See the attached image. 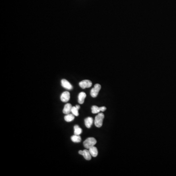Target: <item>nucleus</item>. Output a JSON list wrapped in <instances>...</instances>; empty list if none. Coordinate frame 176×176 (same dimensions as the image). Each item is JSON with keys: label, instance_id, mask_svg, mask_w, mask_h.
<instances>
[{"label": "nucleus", "instance_id": "obj_1", "mask_svg": "<svg viewBox=\"0 0 176 176\" xmlns=\"http://www.w3.org/2000/svg\"><path fill=\"white\" fill-rule=\"evenodd\" d=\"M104 119V115L102 113L98 114L95 117L94 124L97 127H101L103 124V119Z\"/></svg>", "mask_w": 176, "mask_h": 176}, {"label": "nucleus", "instance_id": "obj_2", "mask_svg": "<svg viewBox=\"0 0 176 176\" xmlns=\"http://www.w3.org/2000/svg\"><path fill=\"white\" fill-rule=\"evenodd\" d=\"M96 142L97 141L96 139H95L94 138H89L84 141L83 145L86 148L89 149V148L96 144Z\"/></svg>", "mask_w": 176, "mask_h": 176}, {"label": "nucleus", "instance_id": "obj_3", "mask_svg": "<svg viewBox=\"0 0 176 176\" xmlns=\"http://www.w3.org/2000/svg\"><path fill=\"white\" fill-rule=\"evenodd\" d=\"M101 85L99 84H96L94 85V87L93 88L91 91V96L92 98H96L98 96L100 89Z\"/></svg>", "mask_w": 176, "mask_h": 176}, {"label": "nucleus", "instance_id": "obj_4", "mask_svg": "<svg viewBox=\"0 0 176 176\" xmlns=\"http://www.w3.org/2000/svg\"><path fill=\"white\" fill-rule=\"evenodd\" d=\"M78 153L83 156L84 158L87 160H91L92 159V155L88 150H79Z\"/></svg>", "mask_w": 176, "mask_h": 176}, {"label": "nucleus", "instance_id": "obj_5", "mask_svg": "<svg viewBox=\"0 0 176 176\" xmlns=\"http://www.w3.org/2000/svg\"><path fill=\"white\" fill-rule=\"evenodd\" d=\"M79 86L82 89H86L87 88H90L92 86V82L90 80H84L79 83Z\"/></svg>", "mask_w": 176, "mask_h": 176}, {"label": "nucleus", "instance_id": "obj_6", "mask_svg": "<svg viewBox=\"0 0 176 176\" xmlns=\"http://www.w3.org/2000/svg\"><path fill=\"white\" fill-rule=\"evenodd\" d=\"M60 98L63 102H67L70 99V92L67 91L63 92L61 95Z\"/></svg>", "mask_w": 176, "mask_h": 176}, {"label": "nucleus", "instance_id": "obj_7", "mask_svg": "<svg viewBox=\"0 0 176 176\" xmlns=\"http://www.w3.org/2000/svg\"><path fill=\"white\" fill-rule=\"evenodd\" d=\"M61 85H62L63 88H64L67 89V90H71L73 88V86L71 85L70 82L68 81L66 79H63L61 80Z\"/></svg>", "mask_w": 176, "mask_h": 176}, {"label": "nucleus", "instance_id": "obj_8", "mask_svg": "<svg viewBox=\"0 0 176 176\" xmlns=\"http://www.w3.org/2000/svg\"><path fill=\"white\" fill-rule=\"evenodd\" d=\"M72 105L70 103H67L65 105L64 108L63 109V113L64 114L68 115L72 111Z\"/></svg>", "mask_w": 176, "mask_h": 176}, {"label": "nucleus", "instance_id": "obj_9", "mask_svg": "<svg viewBox=\"0 0 176 176\" xmlns=\"http://www.w3.org/2000/svg\"><path fill=\"white\" fill-rule=\"evenodd\" d=\"M89 151L92 156L93 157H96L98 156V150L96 147H92L90 148H89Z\"/></svg>", "mask_w": 176, "mask_h": 176}, {"label": "nucleus", "instance_id": "obj_10", "mask_svg": "<svg viewBox=\"0 0 176 176\" xmlns=\"http://www.w3.org/2000/svg\"><path fill=\"white\" fill-rule=\"evenodd\" d=\"M93 123V119L91 117H88L85 119V124L86 127L88 128H91Z\"/></svg>", "mask_w": 176, "mask_h": 176}, {"label": "nucleus", "instance_id": "obj_11", "mask_svg": "<svg viewBox=\"0 0 176 176\" xmlns=\"http://www.w3.org/2000/svg\"><path fill=\"white\" fill-rule=\"evenodd\" d=\"M86 97V93H85V92H81L80 93H79V94L78 95V103L79 104H83Z\"/></svg>", "mask_w": 176, "mask_h": 176}, {"label": "nucleus", "instance_id": "obj_12", "mask_svg": "<svg viewBox=\"0 0 176 176\" xmlns=\"http://www.w3.org/2000/svg\"><path fill=\"white\" fill-rule=\"evenodd\" d=\"M82 132V129L78 125H75L74 126V134L80 135Z\"/></svg>", "mask_w": 176, "mask_h": 176}, {"label": "nucleus", "instance_id": "obj_13", "mask_svg": "<svg viewBox=\"0 0 176 176\" xmlns=\"http://www.w3.org/2000/svg\"><path fill=\"white\" fill-rule=\"evenodd\" d=\"M71 140L75 143H78L81 141V138L79 135H73L71 136Z\"/></svg>", "mask_w": 176, "mask_h": 176}, {"label": "nucleus", "instance_id": "obj_14", "mask_svg": "<svg viewBox=\"0 0 176 176\" xmlns=\"http://www.w3.org/2000/svg\"><path fill=\"white\" fill-rule=\"evenodd\" d=\"M74 116L73 114H68L66 116H65V120L67 122H71L72 121H73L74 119Z\"/></svg>", "mask_w": 176, "mask_h": 176}, {"label": "nucleus", "instance_id": "obj_15", "mask_svg": "<svg viewBox=\"0 0 176 176\" xmlns=\"http://www.w3.org/2000/svg\"><path fill=\"white\" fill-rule=\"evenodd\" d=\"M101 111L100 107H98L97 106H92V113H99Z\"/></svg>", "mask_w": 176, "mask_h": 176}, {"label": "nucleus", "instance_id": "obj_16", "mask_svg": "<svg viewBox=\"0 0 176 176\" xmlns=\"http://www.w3.org/2000/svg\"><path fill=\"white\" fill-rule=\"evenodd\" d=\"M71 112L73 115L75 116L78 117L79 115L78 109L76 107V106H73L72 107Z\"/></svg>", "mask_w": 176, "mask_h": 176}, {"label": "nucleus", "instance_id": "obj_17", "mask_svg": "<svg viewBox=\"0 0 176 176\" xmlns=\"http://www.w3.org/2000/svg\"><path fill=\"white\" fill-rule=\"evenodd\" d=\"M100 108H101V112H104L106 110V108L105 107H101Z\"/></svg>", "mask_w": 176, "mask_h": 176}, {"label": "nucleus", "instance_id": "obj_18", "mask_svg": "<svg viewBox=\"0 0 176 176\" xmlns=\"http://www.w3.org/2000/svg\"><path fill=\"white\" fill-rule=\"evenodd\" d=\"M75 106H76V108H77V109H78V110L80 108V106H79V105H76Z\"/></svg>", "mask_w": 176, "mask_h": 176}]
</instances>
